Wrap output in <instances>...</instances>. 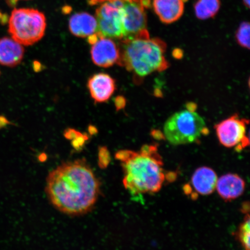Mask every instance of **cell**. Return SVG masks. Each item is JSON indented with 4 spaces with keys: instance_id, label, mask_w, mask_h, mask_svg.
<instances>
[{
    "instance_id": "277c9868",
    "label": "cell",
    "mask_w": 250,
    "mask_h": 250,
    "mask_svg": "<svg viewBox=\"0 0 250 250\" xmlns=\"http://www.w3.org/2000/svg\"><path fill=\"white\" fill-rule=\"evenodd\" d=\"M208 134L204 119L195 111L193 103H189L186 109L172 115L164 126L165 138L174 146L195 143Z\"/></svg>"
},
{
    "instance_id": "5b68a950",
    "label": "cell",
    "mask_w": 250,
    "mask_h": 250,
    "mask_svg": "<svg viewBox=\"0 0 250 250\" xmlns=\"http://www.w3.org/2000/svg\"><path fill=\"white\" fill-rule=\"evenodd\" d=\"M46 27L45 15L37 9H14L9 18V33L12 39L22 45L38 42L44 36Z\"/></svg>"
},
{
    "instance_id": "6da1fadb",
    "label": "cell",
    "mask_w": 250,
    "mask_h": 250,
    "mask_svg": "<svg viewBox=\"0 0 250 250\" xmlns=\"http://www.w3.org/2000/svg\"><path fill=\"white\" fill-rule=\"evenodd\" d=\"M46 191L52 205L64 213L77 215L91 210L98 200L100 183L83 160L67 162L52 171Z\"/></svg>"
},
{
    "instance_id": "ba28073f",
    "label": "cell",
    "mask_w": 250,
    "mask_h": 250,
    "mask_svg": "<svg viewBox=\"0 0 250 250\" xmlns=\"http://www.w3.org/2000/svg\"><path fill=\"white\" fill-rule=\"evenodd\" d=\"M91 57L96 65L102 67H109L117 63L120 56V47L113 40L100 36L93 43Z\"/></svg>"
},
{
    "instance_id": "2e32d148",
    "label": "cell",
    "mask_w": 250,
    "mask_h": 250,
    "mask_svg": "<svg viewBox=\"0 0 250 250\" xmlns=\"http://www.w3.org/2000/svg\"><path fill=\"white\" fill-rule=\"evenodd\" d=\"M237 239L245 250H250V220L249 213H246L237 233Z\"/></svg>"
},
{
    "instance_id": "7a4b0ae2",
    "label": "cell",
    "mask_w": 250,
    "mask_h": 250,
    "mask_svg": "<svg viewBox=\"0 0 250 250\" xmlns=\"http://www.w3.org/2000/svg\"><path fill=\"white\" fill-rule=\"evenodd\" d=\"M115 158L123 168L125 188L132 195L151 194L161 189L166 174L157 145H144L139 151L121 150Z\"/></svg>"
},
{
    "instance_id": "30bf717a",
    "label": "cell",
    "mask_w": 250,
    "mask_h": 250,
    "mask_svg": "<svg viewBox=\"0 0 250 250\" xmlns=\"http://www.w3.org/2000/svg\"><path fill=\"white\" fill-rule=\"evenodd\" d=\"M245 187V181L239 175L229 173L219 178L215 189L222 199L229 202L241 196Z\"/></svg>"
},
{
    "instance_id": "3957f363",
    "label": "cell",
    "mask_w": 250,
    "mask_h": 250,
    "mask_svg": "<svg viewBox=\"0 0 250 250\" xmlns=\"http://www.w3.org/2000/svg\"><path fill=\"white\" fill-rule=\"evenodd\" d=\"M121 41L117 64L132 72L134 77L145 78L169 67L165 56L167 44L161 39L148 37Z\"/></svg>"
},
{
    "instance_id": "8992f818",
    "label": "cell",
    "mask_w": 250,
    "mask_h": 250,
    "mask_svg": "<svg viewBox=\"0 0 250 250\" xmlns=\"http://www.w3.org/2000/svg\"><path fill=\"white\" fill-rule=\"evenodd\" d=\"M149 4V0H123V40L150 37L145 11Z\"/></svg>"
},
{
    "instance_id": "4fadbf2b",
    "label": "cell",
    "mask_w": 250,
    "mask_h": 250,
    "mask_svg": "<svg viewBox=\"0 0 250 250\" xmlns=\"http://www.w3.org/2000/svg\"><path fill=\"white\" fill-rule=\"evenodd\" d=\"M22 45L13 39L4 37L0 39V64L14 67L20 64L23 58Z\"/></svg>"
},
{
    "instance_id": "8fae6325",
    "label": "cell",
    "mask_w": 250,
    "mask_h": 250,
    "mask_svg": "<svg viewBox=\"0 0 250 250\" xmlns=\"http://www.w3.org/2000/svg\"><path fill=\"white\" fill-rule=\"evenodd\" d=\"M217 175L211 168L203 167L197 168L193 174L190 184L199 195L211 194L216 188Z\"/></svg>"
},
{
    "instance_id": "e0dca14e",
    "label": "cell",
    "mask_w": 250,
    "mask_h": 250,
    "mask_svg": "<svg viewBox=\"0 0 250 250\" xmlns=\"http://www.w3.org/2000/svg\"><path fill=\"white\" fill-rule=\"evenodd\" d=\"M250 24L243 22L237 30L236 38L237 43L243 48L250 49Z\"/></svg>"
},
{
    "instance_id": "d6986e66",
    "label": "cell",
    "mask_w": 250,
    "mask_h": 250,
    "mask_svg": "<svg viewBox=\"0 0 250 250\" xmlns=\"http://www.w3.org/2000/svg\"><path fill=\"white\" fill-rule=\"evenodd\" d=\"M20 1H21V0H6V1H7L8 4L11 6V7L17 4V3Z\"/></svg>"
},
{
    "instance_id": "5bb4252c",
    "label": "cell",
    "mask_w": 250,
    "mask_h": 250,
    "mask_svg": "<svg viewBox=\"0 0 250 250\" xmlns=\"http://www.w3.org/2000/svg\"><path fill=\"white\" fill-rule=\"evenodd\" d=\"M69 29L74 36L87 38L97 32L98 23L95 17L86 12H79L71 16Z\"/></svg>"
},
{
    "instance_id": "ac0fdd59",
    "label": "cell",
    "mask_w": 250,
    "mask_h": 250,
    "mask_svg": "<svg viewBox=\"0 0 250 250\" xmlns=\"http://www.w3.org/2000/svg\"><path fill=\"white\" fill-rule=\"evenodd\" d=\"M115 103L117 109L123 108L125 105V99L123 97H118L115 99Z\"/></svg>"
},
{
    "instance_id": "ffe728a7",
    "label": "cell",
    "mask_w": 250,
    "mask_h": 250,
    "mask_svg": "<svg viewBox=\"0 0 250 250\" xmlns=\"http://www.w3.org/2000/svg\"><path fill=\"white\" fill-rule=\"evenodd\" d=\"M243 2L245 3V5L246 7H248V8L250 7V0H243Z\"/></svg>"
},
{
    "instance_id": "9a60e30c",
    "label": "cell",
    "mask_w": 250,
    "mask_h": 250,
    "mask_svg": "<svg viewBox=\"0 0 250 250\" xmlns=\"http://www.w3.org/2000/svg\"><path fill=\"white\" fill-rule=\"evenodd\" d=\"M220 0H199L195 6V14L200 20H207L217 14Z\"/></svg>"
},
{
    "instance_id": "7c38bea8",
    "label": "cell",
    "mask_w": 250,
    "mask_h": 250,
    "mask_svg": "<svg viewBox=\"0 0 250 250\" xmlns=\"http://www.w3.org/2000/svg\"><path fill=\"white\" fill-rule=\"evenodd\" d=\"M184 0H154L153 7L159 20L170 24L179 20L184 10Z\"/></svg>"
},
{
    "instance_id": "9c48e42d",
    "label": "cell",
    "mask_w": 250,
    "mask_h": 250,
    "mask_svg": "<svg viewBox=\"0 0 250 250\" xmlns=\"http://www.w3.org/2000/svg\"><path fill=\"white\" fill-rule=\"evenodd\" d=\"M87 86L94 101L97 103L107 101L115 89V81L109 75L99 73L89 78Z\"/></svg>"
},
{
    "instance_id": "52a82bcc",
    "label": "cell",
    "mask_w": 250,
    "mask_h": 250,
    "mask_svg": "<svg viewBox=\"0 0 250 250\" xmlns=\"http://www.w3.org/2000/svg\"><path fill=\"white\" fill-rule=\"evenodd\" d=\"M249 124L248 120L240 118L236 114L220 122L215 126L219 142L225 147L242 151L249 145V138L246 136Z\"/></svg>"
}]
</instances>
